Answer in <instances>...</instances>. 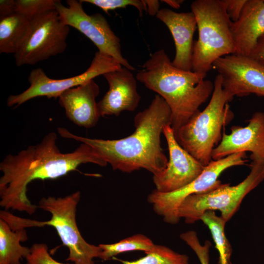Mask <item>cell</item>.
Instances as JSON below:
<instances>
[{"label":"cell","mask_w":264,"mask_h":264,"mask_svg":"<svg viewBox=\"0 0 264 264\" xmlns=\"http://www.w3.org/2000/svg\"><path fill=\"white\" fill-rule=\"evenodd\" d=\"M57 136L50 132L39 143L16 154H8L0 163V205L30 215L38 208L27 196V186L37 179H54L77 170L83 164L105 167L107 163L89 145L81 143L72 152L62 153Z\"/></svg>","instance_id":"cell-1"},{"label":"cell","mask_w":264,"mask_h":264,"mask_svg":"<svg viewBox=\"0 0 264 264\" xmlns=\"http://www.w3.org/2000/svg\"><path fill=\"white\" fill-rule=\"evenodd\" d=\"M171 110L165 101L156 95L148 108L134 118L135 130L118 139L90 138L73 134L65 128L58 132L64 138L74 139L91 146L114 170L132 173L141 169L153 176L161 173L168 160L161 146L164 126L172 125Z\"/></svg>","instance_id":"cell-2"},{"label":"cell","mask_w":264,"mask_h":264,"mask_svg":"<svg viewBox=\"0 0 264 264\" xmlns=\"http://www.w3.org/2000/svg\"><path fill=\"white\" fill-rule=\"evenodd\" d=\"M207 74L175 66L163 49L154 52L135 77L156 92L169 106L174 133L198 111L213 93L214 83Z\"/></svg>","instance_id":"cell-3"},{"label":"cell","mask_w":264,"mask_h":264,"mask_svg":"<svg viewBox=\"0 0 264 264\" xmlns=\"http://www.w3.org/2000/svg\"><path fill=\"white\" fill-rule=\"evenodd\" d=\"M80 198L79 191L64 197L42 198L38 207L51 214L50 219L47 220L22 218L3 210L0 211V218L14 231L51 226L56 229L63 244L69 250L66 261L73 262L74 264H94L93 259L99 257L102 250L99 245L91 244L86 241L78 228L76 216Z\"/></svg>","instance_id":"cell-4"},{"label":"cell","mask_w":264,"mask_h":264,"mask_svg":"<svg viewBox=\"0 0 264 264\" xmlns=\"http://www.w3.org/2000/svg\"><path fill=\"white\" fill-rule=\"evenodd\" d=\"M210 100L175 133L179 144L204 166L212 160V154L222 136V130L234 117L228 103L234 98L222 88L220 76H216Z\"/></svg>","instance_id":"cell-5"},{"label":"cell","mask_w":264,"mask_h":264,"mask_svg":"<svg viewBox=\"0 0 264 264\" xmlns=\"http://www.w3.org/2000/svg\"><path fill=\"white\" fill-rule=\"evenodd\" d=\"M190 7L198 29V38L193 45L192 70L207 74L218 59L235 54L233 22L223 0H196Z\"/></svg>","instance_id":"cell-6"},{"label":"cell","mask_w":264,"mask_h":264,"mask_svg":"<svg viewBox=\"0 0 264 264\" xmlns=\"http://www.w3.org/2000/svg\"><path fill=\"white\" fill-rule=\"evenodd\" d=\"M250 159V172L243 181L234 186L222 183L207 192L189 196L179 208V218L192 224L200 220L205 212L218 210L226 222L230 220L244 197L264 180V158Z\"/></svg>","instance_id":"cell-7"},{"label":"cell","mask_w":264,"mask_h":264,"mask_svg":"<svg viewBox=\"0 0 264 264\" xmlns=\"http://www.w3.org/2000/svg\"><path fill=\"white\" fill-rule=\"evenodd\" d=\"M246 157L245 153H238L218 160H212L204 167L201 174L189 184L169 193H162L155 189L148 195L147 201L164 222L176 224L180 220L178 216L179 208L186 198L220 186L222 183L219 178L221 174L229 168L245 165L248 161Z\"/></svg>","instance_id":"cell-8"},{"label":"cell","mask_w":264,"mask_h":264,"mask_svg":"<svg viewBox=\"0 0 264 264\" xmlns=\"http://www.w3.org/2000/svg\"><path fill=\"white\" fill-rule=\"evenodd\" d=\"M69 33V26L61 21L56 10L31 19L29 32L14 54L16 65H34L63 53Z\"/></svg>","instance_id":"cell-9"},{"label":"cell","mask_w":264,"mask_h":264,"mask_svg":"<svg viewBox=\"0 0 264 264\" xmlns=\"http://www.w3.org/2000/svg\"><path fill=\"white\" fill-rule=\"evenodd\" d=\"M80 0H67V6L56 0L55 10L61 21L88 38L98 51L109 56L130 70L133 67L122 54L120 40L111 29L106 19L100 13L88 14Z\"/></svg>","instance_id":"cell-10"},{"label":"cell","mask_w":264,"mask_h":264,"mask_svg":"<svg viewBox=\"0 0 264 264\" xmlns=\"http://www.w3.org/2000/svg\"><path fill=\"white\" fill-rule=\"evenodd\" d=\"M122 65L112 57L97 51L89 66L82 73L70 78L54 79L48 77L41 68L33 69L28 80L30 86L17 95H10L7 100L9 107H17L33 98L45 96L59 98L65 91L81 85L100 75L121 68Z\"/></svg>","instance_id":"cell-11"},{"label":"cell","mask_w":264,"mask_h":264,"mask_svg":"<svg viewBox=\"0 0 264 264\" xmlns=\"http://www.w3.org/2000/svg\"><path fill=\"white\" fill-rule=\"evenodd\" d=\"M213 68L220 76L223 89L233 96L264 97V64L249 56L233 54L218 59Z\"/></svg>","instance_id":"cell-12"},{"label":"cell","mask_w":264,"mask_h":264,"mask_svg":"<svg viewBox=\"0 0 264 264\" xmlns=\"http://www.w3.org/2000/svg\"><path fill=\"white\" fill-rule=\"evenodd\" d=\"M162 133L167 142L169 158L165 169L153 176V179L156 191L169 193L192 182L201 174L205 166L179 144L171 125L164 126Z\"/></svg>","instance_id":"cell-13"},{"label":"cell","mask_w":264,"mask_h":264,"mask_svg":"<svg viewBox=\"0 0 264 264\" xmlns=\"http://www.w3.org/2000/svg\"><path fill=\"white\" fill-rule=\"evenodd\" d=\"M231 132L222 133L214 149L212 160H218L238 153L250 152V157L264 158V112L257 111L245 127L233 126Z\"/></svg>","instance_id":"cell-14"},{"label":"cell","mask_w":264,"mask_h":264,"mask_svg":"<svg viewBox=\"0 0 264 264\" xmlns=\"http://www.w3.org/2000/svg\"><path fill=\"white\" fill-rule=\"evenodd\" d=\"M103 76L109 84V89L97 102L100 116H118L123 111H134L141 98L137 89V79L131 70L122 67Z\"/></svg>","instance_id":"cell-15"},{"label":"cell","mask_w":264,"mask_h":264,"mask_svg":"<svg viewBox=\"0 0 264 264\" xmlns=\"http://www.w3.org/2000/svg\"><path fill=\"white\" fill-rule=\"evenodd\" d=\"M156 16L166 25L173 36L176 48L173 65L183 70H192L193 37L197 28L194 14L192 12L178 13L163 8Z\"/></svg>","instance_id":"cell-16"},{"label":"cell","mask_w":264,"mask_h":264,"mask_svg":"<svg viewBox=\"0 0 264 264\" xmlns=\"http://www.w3.org/2000/svg\"><path fill=\"white\" fill-rule=\"evenodd\" d=\"M100 92L93 80L69 88L59 97V104L65 110L68 119L79 127H94L101 117L96 98Z\"/></svg>","instance_id":"cell-17"},{"label":"cell","mask_w":264,"mask_h":264,"mask_svg":"<svg viewBox=\"0 0 264 264\" xmlns=\"http://www.w3.org/2000/svg\"><path fill=\"white\" fill-rule=\"evenodd\" d=\"M232 33L235 54L249 56L264 36V0H247Z\"/></svg>","instance_id":"cell-18"},{"label":"cell","mask_w":264,"mask_h":264,"mask_svg":"<svg viewBox=\"0 0 264 264\" xmlns=\"http://www.w3.org/2000/svg\"><path fill=\"white\" fill-rule=\"evenodd\" d=\"M31 27V19L18 13L0 18V53L13 54L19 49Z\"/></svg>","instance_id":"cell-19"},{"label":"cell","mask_w":264,"mask_h":264,"mask_svg":"<svg viewBox=\"0 0 264 264\" xmlns=\"http://www.w3.org/2000/svg\"><path fill=\"white\" fill-rule=\"evenodd\" d=\"M27 239L25 229L13 230L0 218V264H20L30 252V248L20 244Z\"/></svg>","instance_id":"cell-20"},{"label":"cell","mask_w":264,"mask_h":264,"mask_svg":"<svg viewBox=\"0 0 264 264\" xmlns=\"http://www.w3.org/2000/svg\"><path fill=\"white\" fill-rule=\"evenodd\" d=\"M209 228L215 247L219 254V264H233L230 258L232 247L224 232L226 222L220 216H217L214 211H207L201 216L200 220Z\"/></svg>","instance_id":"cell-21"},{"label":"cell","mask_w":264,"mask_h":264,"mask_svg":"<svg viewBox=\"0 0 264 264\" xmlns=\"http://www.w3.org/2000/svg\"><path fill=\"white\" fill-rule=\"evenodd\" d=\"M154 243L149 238L142 234H136L111 244H100L102 251L99 258L108 260L119 254L133 251L150 250Z\"/></svg>","instance_id":"cell-22"},{"label":"cell","mask_w":264,"mask_h":264,"mask_svg":"<svg viewBox=\"0 0 264 264\" xmlns=\"http://www.w3.org/2000/svg\"><path fill=\"white\" fill-rule=\"evenodd\" d=\"M146 255L134 261H121V264H188L189 257L168 247L154 244Z\"/></svg>","instance_id":"cell-23"},{"label":"cell","mask_w":264,"mask_h":264,"mask_svg":"<svg viewBox=\"0 0 264 264\" xmlns=\"http://www.w3.org/2000/svg\"><path fill=\"white\" fill-rule=\"evenodd\" d=\"M56 0H16V12L30 19L49 11L55 10Z\"/></svg>","instance_id":"cell-24"},{"label":"cell","mask_w":264,"mask_h":264,"mask_svg":"<svg viewBox=\"0 0 264 264\" xmlns=\"http://www.w3.org/2000/svg\"><path fill=\"white\" fill-rule=\"evenodd\" d=\"M180 238L184 242L196 253L201 264H209V250L211 243L208 240L202 245L196 232L189 230L181 233Z\"/></svg>","instance_id":"cell-25"},{"label":"cell","mask_w":264,"mask_h":264,"mask_svg":"<svg viewBox=\"0 0 264 264\" xmlns=\"http://www.w3.org/2000/svg\"><path fill=\"white\" fill-rule=\"evenodd\" d=\"M82 2H87L101 8L106 13L118 8L132 6L138 11L141 16L143 11L146 12L144 0H80Z\"/></svg>","instance_id":"cell-26"},{"label":"cell","mask_w":264,"mask_h":264,"mask_svg":"<svg viewBox=\"0 0 264 264\" xmlns=\"http://www.w3.org/2000/svg\"><path fill=\"white\" fill-rule=\"evenodd\" d=\"M30 252L26 257V264H69L56 261L50 255L46 244L34 243L30 248Z\"/></svg>","instance_id":"cell-27"},{"label":"cell","mask_w":264,"mask_h":264,"mask_svg":"<svg viewBox=\"0 0 264 264\" xmlns=\"http://www.w3.org/2000/svg\"><path fill=\"white\" fill-rule=\"evenodd\" d=\"M226 12L232 22L239 18L247 0H223Z\"/></svg>","instance_id":"cell-28"},{"label":"cell","mask_w":264,"mask_h":264,"mask_svg":"<svg viewBox=\"0 0 264 264\" xmlns=\"http://www.w3.org/2000/svg\"><path fill=\"white\" fill-rule=\"evenodd\" d=\"M16 2L15 0H0V18L9 16L16 13Z\"/></svg>","instance_id":"cell-29"},{"label":"cell","mask_w":264,"mask_h":264,"mask_svg":"<svg viewBox=\"0 0 264 264\" xmlns=\"http://www.w3.org/2000/svg\"><path fill=\"white\" fill-rule=\"evenodd\" d=\"M249 57L264 65V36L259 40Z\"/></svg>","instance_id":"cell-30"},{"label":"cell","mask_w":264,"mask_h":264,"mask_svg":"<svg viewBox=\"0 0 264 264\" xmlns=\"http://www.w3.org/2000/svg\"><path fill=\"white\" fill-rule=\"evenodd\" d=\"M146 12L151 16L157 15L159 11L160 2L157 0H144Z\"/></svg>","instance_id":"cell-31"},{"label":"cell","mask_w":264,"mask_h":264,"mask_svg":"<svg viewBox=\"0 0 264 264\" xmlns=\"http://www.w3.org/2000/svg\"><path fill=\"white\" fill-rule=\"evenodd\" d=\"M163 2L166 3L171 7L177 9L180 7L181 3L183 0H162Z\"/></svg>","instance_id":"cell-32"}]
</instances>
